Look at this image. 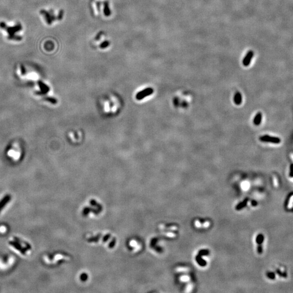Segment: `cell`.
Returning <instances> with one entry per match:
<instances>
[{
  "label": "cell",
  "mask_w": 293,
  "mask_h": 293,
  "mask_svg": "<svg viewBox=\"0 0 293 293\" xmlns=\"http://www.w3.org/2000/svg\"><path fill=\"white\" fill-rule=\"evenodd\" d=\"M154 90L153 88L148 87L137 93L136 96V98L137 100H141L147 96H149L153 93Z\"/></svg>",
  "instance_id": "obj_1"
},
{
  "label": "cell",
  "mask_w": 293,
  "mask_h": 293,
  "mask_svg": "<svg viewBox=\"0 0 293 293\" xmlns=\"http://www.w3.org/2000/svg\"><path fill=\"white\" fill-rule=\"evenodd\" d=\"M260 140L262 142H269L274 144H278L281 142V140L278 137L270 136L269 135H264L259 138Z\"/></svg>",
  "instance_id": "obj_2"
},
{
  "label": "cell",
  "mask_w": 293,
  "mask_h": 293,
  "mask_svg": "<svg viewBox=\"0 0 293 293\" xmlns=\"http://www.w3.org/2000/svg\"><path fill=\"white\" fill-rule=\"evenodd\" d=\"M253 51H249L247 53L246 56H245L243 60V64L244 66H249L250 63L253 57Z\"/></svg>",
  "instance_id": "obj_3"
},
{
  "label": "cell",
  "mask_w": 293,
  "mask_h": 293,
  "mask_svg": "<svg viewBox=\"0 0 293 293\" xmlns=\"http://www.w3.org/2000/svg\"><path fill=\"white\" fill-rule=\"evenodd\" d=\"M9 243L10 245L13 247L17 250L20 251L23 255H26V250L23 247H22L19 243L16 242L15 241H9Z\"/></svg>",
  "instance_id": "obj_4"
},
{
  "label": "cell",
  "mask_w": 293,
  "mask_h": 293,
  "mask_svg": "<svg viewBox=\"0 0 293 293\" xmlns=\"http://www.w3.org/2000/svg\"><path fill=\"white\" fill-rule=\"evenodd\" d=\"M11 199V196L9 194H7L0 201V212L3 208L6 205H7Z\"/></svg>",
  "instance_id": "obj_5"
},
{
  "label": "cell",
  "mask_w": 293,
  "mask_h": 293,
  "mask_svg": "<svg viewBox=\"0 0 293 293\" xmlns=\"http://www.w3.org/2000/svg\"><path fill=\"white\" fill-rule=\"evenodd\" d=\"M39 86L41 89V92H39V94H46L50 91V88L47 85L42 83L41 81H39Z\"/></svg>",
  "instance_id": "obj_6"
},
{
  "label": "cell",
  "mask_w": 293,
  "mask_h": 293,
  "mask_svg": "<svg viewBox=\"0 0 293 293\" xmlns=\"http://www.w3.org/2000/svg\"><path fill=\"white\" fill-rule=\"evenodd\" d=\"M159 229L161 230H168L170 231H177L178 230V227L177 225H171L169 226H166L164 224H160L159 225Z\"/></svg>",
  "instance_id": "obj_7"
},
{
  "label": "cell",
  "mask_w": 293,
  "mask_h": 293,
  "mask_svg": "<svg viewBox=\"0 0 293 293\" xmlns=\"http://www.w3.org/2000/svg\"><path fill=\"white\" fill-rule=\"evenodd\" d=\"M263 236L262 235H259L257 236V241L258 244H259V246H258L257 249H258V253H262V243L263 242Z\"/></svg>",
  "instance_id": "obj_8"
},
{
  "label": "cell",
  "mask_w": 293,
  "mask_h": 293,
  "mask_svg": "<svg viewBox=\"0 0 293 293\" xmlns=\"http://www.w3.org/2000/svg\"><path fill=\"white\" fill-rule=\"evenodd\" d=\"M234 102L236 105H240L242 102V97L240 92H237L234 96Z\"/></svg>",
  "instance_id": "obj_9"
},
{
  "label": "cell",
  "mask_w": 293,
  "mask_h": 293,
  "mask_svg": "<svg viewBox=\"0 0 293 293\" xmlns=\"http://www.w3.org/2000/svg\"><path fill=\"white\" fill-rule=\"evenodd\" d=\"M262 118V114L261 113V112H259V113L256 115L255 118H254L253 123H254V124H255V125H256V126H259L260 123H261Z\"/></svg>",
  "instance_id": "obj_10"
},
{
  "label": "cell",
  "mask_w": 293,
  "mask_h": 293,
  "mask_svg": "<svg viewBox=\"0 0 293 293\" xmlns=\"http://www.w3.org/2000/svg\"><path fill=\"white\" fill-rule=\"evenodd\" d=\"M175 271L178 272H188L190 271V268L186 267H178L175 268Z\"/></svg>",
  "instance_id": "obj_11"
},
{
  "label": "cell",
  "mask_w": 293,
  "mask_h": 293,
  "mask_svg": "<svg viewBox=\"0 0 293 293\" xmlns=\"http://www.w3.org/2000/svg\"><path fill=\"white\" fill-rule=\"evenodd\" d=\"M247 201H248V199H245L244 201H243L241 202V203L239 204L237 206L236 208V210H241V208H243V207H244L246 206V205H247Z\"/></svg>",
  "instance_id": "obj_12"
},
{
  "label": "cell",
  "mask_w": 293,
  "mask_h": 293,
  "mask_svg": "<svg viewBox=\"0 0 293 293\" xmlns=\"http://www.w3.org/2000/svg\"><path fill=\"white\" fill-rule=\"evenodd\" d=\"M193 283L190 282L189 283H188L187 285L186 286V288H185V292L187 293H189L192 290L193 288Z\"/></svg>",
  "instance_id": "obj_13"
},
{
  "label": "cell",
  "mask_w": 293,
  "mask_h": 293,
  "mask_svg": "<svg viewBox=\"0 0 293 293\" xmlns=\"http://www.w3.org/2000/svg\"><path fill=\"white\" fill-rule=\"evenodd\" d=\"M190 276L187 275H182L180 277V280L181 281V282H184L190 281Z\"/></svg>",
  "instance_id": "obj_14"
},
{
  "label": "cell",
  "mask_w": 293,
  "mask_h": 293,
  "mask_svg": "<svg viewBox=\"0 0 293 293\" xmlns=\"http://www.w3.org/2000/svg\"><path fill=\"white\" fill-rule=\"evenodd\" d=\"M162 233L165 236H166L167 237L170 238H174L176 237V236H177L176 233L172 232H162Z\"/></svg>",
  "instance_id": "obj_15"
},
{
  "label": "cell",
  "mask_w": 293,
  "mask_h": 293,
  "mask_svg": "<svg viewBox=\"0 0 293 293\" xmlns=\"http://www.w3.org/2000/svg\"><path fill=\"white\" fill-rule=\"evenodd\" d=\"M45 100H46V101H48L49 102H50V103H52V104H56L57 103V100L56 99H55L54 98H52V97H46L45 98Z\"/></svg>",
  "instance_id": "obj_16"
},
{
  "label": "cell",
  "mask_w": 293,
  "mask_h": 293,
  "mask_svg": "<svg viewBox=\"0 0 293 293\" xmlns=\"http://www.w3.org/2000/svg\"><path fill=\"white\" fill-rule=\"evenodd\" d=\"M194 225L197 228H200L202 227V223H201L199 220H195L194 221Z\"/></svg>",
  "instance_id": "obj_17"
},
{
  "label": "cell",
  "mask_w": 293,
  "mask_h": 293,
  "mask_svg": "<svg viewBox=\"0 0 293 293\" xmlns=\"http://www.w3.org/2000/svg\"><path fill=\"white\" fill-rule=\"evenodd\" d=\"M211 225V223L209 220H206L205 222H204L202 224V227H204V228H207L209 226H210Z\"/></svg>",
  "instance_id": "obj_18"
}]
</instances>
